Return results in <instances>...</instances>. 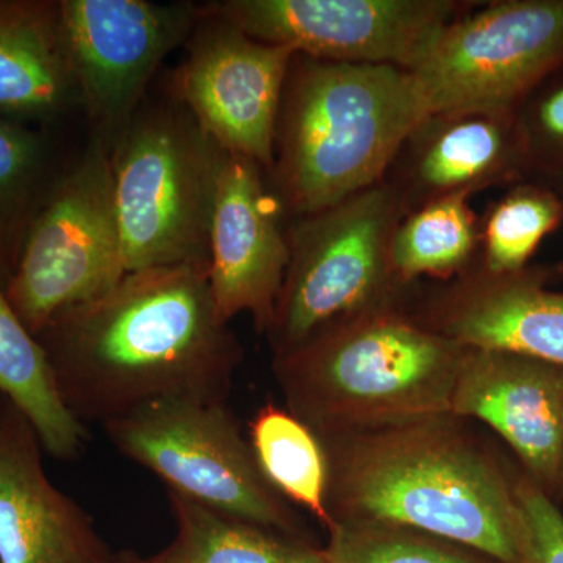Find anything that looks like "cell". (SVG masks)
I'll list each match as a JSON object with an SVG mask.
<instances>
[{"label": "cell", "instance_id": "obj_1", "mask_svg": "<svg viewBox=\"0 0 563 563\" xmlns=\"http://www.w3.org/2000/svg\"><path fill=\"white\" fill-rule=\"evenodd\" d=\"M36 339L62 401L84 426L166 399L228 402L243 357L214 307L207 265L128 273L52 318Z\"/></svg>", "mask_w": 563, "mask_h": 563}, {"label": "cell", "instance_id": "obj_2", "mask_svg": "<svg viewBox=\"0 0 563 563\" xmlns=\"http://www.w3.org/2000/svg\"><path fill=\"white\" fill-rule=\"evenodd\" d=\"M455 418L320 437L332 523L398 526L517 563L514 484Z\"/></svg>", "mask_w": 563, "mask_h": 563}, {"label": "cell", "instance_id": "obj_3", "mask_svg": "<svg viewBox=\"0 0 563 563\" xmlns=\"http://www.w3.org/2000/svg\"><path fill=\"white\" fill-rule=\"evenodd\" d=\"M463 346L391 306L274 354L287 409L318 435L451 417Z\"/></svg>", "mask_w": 563, "mask_h": 563}, {"label": "cell", "instance_id": "obj_4", "mask_svg": "<svg viewBox=\"0 0 563 563\" xmlns=\"http://www.w3.org/2000/svg\"><path fill=\"white\" fill-rule=\"evenodd\" d=\"M277 122L273 173L307 217L374 187L429 122L410 70L296 55Z\"/></svg>", "mask_w": 563, "mask_h": 563}, {"label": "cell", "instance_id": "obj_5", "mask_svg": "<svg viewBox=\"0 0 563 563\" xmlns=\"http://www.w3.org/2000/svg\"><path fill=\"white\" fill-rule=\"evenodd\" d=\"M225 151L187 107L141 103L111 146L124 273L207 265Z\"/></svg>", "mask_w": 563, "mask_h": 563}, {"label": "cell", "instance_id": "obj_6", "mask_svg": "<svg viewBox=\"0 0 563 563\" xmlns=\"http://www.w3.org/2000/svg\"><path fill=\"white\" fill-rule=\"evenodd\" d=\"M401 195L374 185L307 214L292 229L290 263L269 325L274 354L313 335L390 306L396 282L393 233L401 222Z\"/></svg>", "mask_w": 563, "mask_h": 563}, {"label": "cell", "instance_id": "obj_7", "mask_svg": "<svg viewBox=\"0 0 563 563\" xmlns=\"http://www.w3.org/2000/svg\"><path fill=\"white\" fill-rule=\"evenodd\" d=\"M102 428L122 455L155 474L168 493L310 542L287 499L263 476L228 402L166 399Z\"/></svg>", "mask_w": 563, "mask_h": 563}, {"label": "cell", "instance_id": "obj_8", "mask_svg": "<svg viewBox=\"0 0 563 563\" xmlns=\"http://www.w3.org/2000/svg\"><path fill=\"white\" fill-rule=\"evenodd\" d=\"M124 276L111 147L91 139L79 161L60 169L33 217L5 295L38 336L52 318Z\"/></svg>", "mask_w": 563, "mask_h": 563}, {"label": "cell", "instance_id": "obj_9", "mask_svg": "<svg viewBox=\"0 0 563 563\" xmlns=\"http://www.w3.org/2000/svg\"><path fill=\"white\" fill-rule=\"evenodd\" d=\"M563 57V0H510L455 18L412 74L429 121L507 118Z\"/></svg>", "mask_w": 563, "mask_h": 563}, {"label": "cell", "instance_id": "obj_10", "mask_svg": "<svg viewBox=\"0 0 563 563\" xmlns=\"http://www.w3.org/2000/svg\"><path fill=\"white\" fill-rule=\"evenodd\" d=\"M201 14L190 2L58 0V31L92 139L113 146L169 52Z\"/></svg>", "mask_w": 563, "mask_h": 563}, {"label": "cell", "instance_id": "obj_11", "mask_svg": "<svg viewBox=\"0 0 563 563\" xmlns=\"http://www.w3.org/2000/svg\"><path fill=\"white\" fill-rule=\"evenodd\" d=\"M202 7L251 38L303 57L407 70L459 10L450 0H221Z\"/></svg>", "mask_w": 563, "mask_h": 563}, {"label": "cell", "instance_id": "obj_12", "mask_svg": "<svg viewBox=\"0 0 563 563\" xmlns=\"http://www.w3.org/2000/svg\"><path fill=\"white\" fill-rule=\"evenodd\" d=\"M201 7L173 98L225 152L273 172L282 101L296 52L251 38Z\"/></svg>", "mask_w": 563, "mask_h": 563}, {"label": "cell", "instance_id": "obj_13", "mask_svg": "<svg viewBox=\"0 0 563 563\" xmlns=\"http://www.w3.org/2000/svg\"><path fill=\"white\" fill-rule=\"evenodd\" d=\"M261 169L251 158L225 152L211 218L209 282L222 321L247 313L266 333L290 263V243Z\"/></svg>", "mask_w": 563, "mask_h": 563}, {"label": "cell", "instance_id": "obj_14", "mask_svg": "<svg viewBox=\"0 0 563 563\" xmlns=\"http://www.w3.org/2000/svg\"><path fill=\"white\" fill-rule=\"evenodd\" d=\"M451 417L490 426L544 492L561 488L563 368L514 352L463 347Z\"/></svg>", "mask_w": 563, "mask_h": 563}, {"label": "cell", "instance_id": "obj_15", "mask_svg": "<svg viewBox=\"0 0 563 563\" xmlns=\"http://www.w3.org/2000/svg\"><path fill=\"white\" fill-rule=\"evenodd\" d=\"M31 422L0 407V563H118L90 515L44 472Z\"/></svg>", "mask_w": 563, "mask_h": 563}, {"label": "cell", "instance_id": "obj_16", "mask_svg": "<svg viewBox=\"0 0 563 563\" xmlns=\"http://www.w3.org/2000/svg\"><path fill=\"white\" fill-rule=\"evenodd\" d=\"M428 328L463 347L563 368V291L548 290L539 273L470 274L435 302Z\"/></svg>", "mask_w": 563, "mask_h": 563}, {"label": "cell", "instance_id": "obj_17", "mask_svg": "<svg viewBox=\"0 0 563 563\" xmlns=\"http://www.w3.org/2000/svg\"><path fill=\"white\" fill-rule=\"evenodd\" d=\"M77 107L58 2L0 0V118L44 131Z\"/></svg>", "mask_w": 563, "mask_h": 563}, {"label": "cell", "instance_id": "obj_18", "mask_svg": "<svg viewBox=\"0 0 563 563\" xmlns=\"http://www.w3.org/2000/svg\"><path fill=\"white\" fill-rule=\"evenodd\" d=\"M0 395L13 404L57 461H74L87 443V428L62 401L46 352L14 312L0 284Z\"/></svg>", "mask_w": 563, "mask_h": 563}, {"label": "cell", "instance_id": "obj_19", "mask_svg": "<svg viewBox=\"0 0 563 563\" xmlns=\"http://www.w3.org/2000/svg\"><path fill=\"white\" fill-rule=\"evenodd\" d=\"M507 118L468 114L433 118L415 158L413 176L429 201L470 192L501 176L512 158Z\"/></svg>", "mask_w": 563, "mask_h": 563}, {"label": "cell", "instance_id": "obj_20", "mask_svg": "<svg viewBox=\"0 0 563 563\" xmlns=\"http://www.w3.org/2000/svg\"><path fill=\"white\" fill-rule=\"evenodd\" d=\"M176 536L151 563H328L309 540L233 520L168 493Z\"/></svg>", "mask_w": 563, "mask_h": 563}, {"label": "cell", "instance_id": "obj_21", "mask_svg": "<svg viewBox=\"0 0 563 563\" xmlns=\"http://www.w3.org/2000/svg\"><path fill=\"white\" fill-rule=\"evenodd\" d=\"M250 443L263 476L282 498L310 510L328 529L329 463L313 429L290 410L266 404L252 418Z\"/></svg>", "mask_w": 563, "mask_h": 563}, {"label": "cell", "instance_id": "obj_22", "mask_svg": "<svg viewBox=\"0 0 563 563\" xmlns=\"http://www.w3.org/2000/svg\"><path fill=\"white\" fill-rule=\"evenodd\" d=\"M60 168L46 131L0 118V284L13 276L29 225Z\"/></svg>", "mask_w": 563, "mask_h": 563}, {"label": "cell", "instance_id": "obj_23", "mask_svg": "<svg viewBox=\"0 0 563 563\" xmlns=\"http://www.w3.org/2000/svg\"><path fill=\"white\" fill-rule=\"evenodd\" d=\"M468 195L432 199L399 222L391 240L396 279L451 276L465 266L477 244L476 221Z\"/></svg>", "mask_w": 563, "mask_h": 563}, {"label": "cell", "instance_id": "obj_24", "mask_svg": "<svg viewBox=\"0 0 563 563\" xmlns=\"http://www.w3.org/2000/svg\"><path fill=\"white\" fill-rule=\"evenodd\" d=\"M322 548L328 563H499L473 548L398 526L335 521Z\"/></svg>", "mask_w": 563, "mask_h": 563}, {"label": "cell", "instance_id": "obj_25", "mask_svg": "<svg viewBox=\"0 0 563 563\" xmlns=\"http://www.w3.org/2000/svg\"><path fill=\"white\" fill-rule=\"evenodd\" d=\"M561 220V203L551 192L518 188L496 203L484 228L485 272L525 269L540 242Z\"/></svg>", "mask_w": 563, "mask_h": 563}, {"label": "cell", "instance_id": "obj_26", "mask_svg": "<svg viewBox=\"0 0 563 563\" xmlns=\"http://www.w3.org/2000/svg\"><path fill=\"white\" fill-rule=\"evenodd\" d=\"M517 563H563V514L532 479L514 484Z\"/></svg>", "mask_w": 563, "mask_h": 563}, {"label": "cell", "instance_id": "obj_27", "mask_svg": "<svg viewBox=\"0 0 563 563\" xmlns=\"http://www.w3.org/2000/svg\"><path fill=\"white\" fill-rule=\"evenodd\" d=\"M540 125L551 140L563 143V85L540 106Z\"/></svg>", "mask_w": 563, "mask_h": 563}, {"label": "cell", "instance_id": "obj_28", "mask_svg": "<svg viewBox=\"0 0 563 563\" xmlns=\"http://www.w3.org/2000/svg\"><path fill=\"white\" fill-rule=\"evenodd\" d=\"M118 563H151L150 559L140 558L139 554L132 553V551H121L120 561Z\"/></svg>", "mask_w": 563, "mask_h": 563}, {"label": "cell", "instance_id": "obj_29", "mask_svg": "<svg viewBox=\"0 0 563 563\" xmlns=\"http://www.w3.org/2000/svg\"><path fill=\"white\" fill-rule=\"evenodd\" d=\"M561 488L563 490V459H562V473H561Z\"/></svg>", "mask_w": 563, "mask_h": 563}, {"label": "cell", "instance_id": "obj_30", "mask_svg": "<svg viewBox=\"0 0 563 563\" xmlns=\"http://www.w3.org/2000/svg\"><path fill=\"white\" fill-rule=\"evenodd\" d=\"M2 402H3V396L0 395V407H2Z\"/></svg>", "mask_w": 563, "mask_h": 563}]
</instances>
